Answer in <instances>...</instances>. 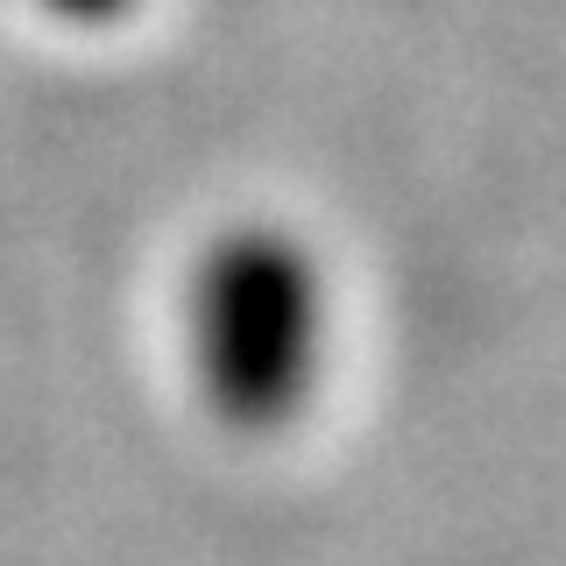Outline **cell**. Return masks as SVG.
Listing matches in <instances>:
<instances>
[{
	"label": "cell",
	"instance_id": "1",
	"mask_svg": "<svg viewBox=\"0 0 566 566\" xmlns=\"http://www.w3.org/2000/svg\"><path fill=\"white\" fill-rule=\"evenodd\" d=\"M326 340V291L291 234L241 227L191 276V368L227 424H283L305 403Z\"/></svg>",
	"mask_w": 566,
	"mask_h": 566
},
{
	"label": "cell",
	"instance_id": "2",
	"mask_svg": "<svg viewBox=\"0 0 566 566\" xmlns=\"http://www.w3.org/2000/svg\"><path fill=\"white\" fill-rule=\"evenodd\" d=\"M50 8H57L64 22H114L128 0H50Z\"/></svg>",
	"mask_w": 566,
	"mask_h": 566
}]
</instances>
